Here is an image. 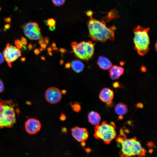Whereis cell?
<instances>
[{
    "label": "cell",
    "mask_w": 157,
    "mask_h": 157,
    "mask_svg": "<svg viewBox=\"0 0 157 157\" xmlns=\"http://www.w3.org/2000/svg\"><path fill=\"white\" fill-rule=\"evenodd\" d=\"M149 30L148 28H144L139 26L134 30V49L141 56L144 55L149 50Z\"/></svg>",
    "instance_id": "cell-3"
},
{
    "label": "cell",
    "mask_w": 157,
    "mask_h": 157,
    "mask_svg": "<svg viewBox=\"0 0 157 157\" xmlns=\"http://www.w3.org/2000/svg\"><path fill=\"white\" fill-rule=\"evenodd\" d=\"M155 47L156 50L157 51V42H156L155 44Z\"/></svg>",
    "instance_id": "cell-45"
},
{
    "label": "cell",
    "mask_w": 157,
    "mask_h": 157,
    "mask_svg": "<svg viewBox=\"0 0 157 157\" xmlns=\"http://www.w3.org/2000/svg\"><path fill=\"white\" fill-rule=\"evenodd\" d=\"M41 59L42 60H45V58L44 57H41Z\"/></svg>",
    "instance_id": "cell-46"
},
{
    "label": "cell",
    "mask_w": 157,
    "mask_h": 157,
    "mask_svg": "<svg viewBox=\"0 0 157 157\" xmlns=\"http://www.w3.org/2000/svg\"><path fill=\"white\" fill-rule=\"evenodd\" d=\"M45 97L48 102L51 104H55L60 100L62 97V93L58 88L51 87L46 90Z\"/></svg>",
    "instance_id": "cell-9"
},
{
    "label": "cell",
    "mask_w": 157,
    "mask_h": 157,
    "mask_svg": "<svg viewBox=\"0 0 157 157\" xmlns=\"http://www.w3.org/2000/svg\"><path fill=\"white\" fill-rule=\"evenodd\" d=\"M26 60V58L25 57H22L21 58V60L22 62L25 61Z\"/></svg>",
    "instance_id": "cell-38"
},
{
    "label": "cell",
    "mask_w": 157,
    "mask_h": 157,
    "mask_svg": "<svg viewBox=\"0 0 157 157\" xmlns=\"http://www.w3.org/2000/svg\"><path fill=\"white\" fill-rule=\"evenodd\" d=\"M89 122L93 125H97L99 124L101 121V117L97 113L92 111L90 112L88 114Z\"/></svg>",
    "instance_id": "cell-15"
},
{
    "label": "cell",
    "mask_w": 157,
    "mask_h": 157,
    "mask_svg": "<svg viewBox=\"0 0 157 157\" xmlns=\"http://www.w3.org/2000/svg\"><path fill=\"white\" fill-rule=\"evenodd\" d=\"M15 107L12 100H0V128H11L15 123Z\"/></svg>",
    "instance_id": "cell-2"
},
{
    "label": "cell",
    "mask_w": 157,
    "mask_h": 157,
    "mask_svg": "<svg viewBox=\"0 0 157 157\" xmlns=\"http://www.w3.org/2000/svg\"><path fill=\"white\" fill-rule=\"evenodd\" d=\"M47 50L48 51H51L52 50L51 49V47H50L48 48Z\"/></svg>",
    "instance_id": "cell-41"
},
{
    "label": "cell",
    "mask_w": 157,
    "mask_h": 157,
    "mask_svg": "<svg viewBox=\"0 0 157 157\" xmlns=\"http://www.w3.org/2000/svg\"><path fill=\"white\" fill-rule=\"evenodd\" d=\"M97 64L99 67L103 70H108L113 66L111 62L106 58L100 56L99 57Z\"/></svg>",
    "instance_id": "cell-14"
},
{
    "label": "cell",
    "mask_w": 157,
    "mask_h": 157,
    "mask_svg": "<svg viewBox=\"0 0 157 157\" xmlns=\"http://www.w3.org/2000/svg\"><path fill=\"white\" fill-rule=\"evenodd\" d=\"M63 63V60H61L60 62V64H62Z\"/></svg>",
    "instance_id": "cell-43"
},
{
    "label": "cell",
    "mask_w": 157,
    "mask_h": 157,
    "mask_svg": "<svg viewBox=\"0 0 157 157\" xmlns=\"http://www.w3.org/2000/svg\"><path fill=\"white\" fill-rule=\"evenodd\" d=\"M72 49L78 58L88 60L92 56L94 51V44L91 41H82L77 43Z\"/></svg>",
    "instance_id": "cell-6"
},
{
    "label": "cell",
    "mask_w": 157,
    "mask_h": 157,
    "mask_svg": "<svg viewBox=\"0 0 157 157\" xmlns=\"http://www.w3.org/2000/svg\"><path fill=\"white\" fill-rule=\"evenodd\" d=\"M22 28L25 35L30 40H36L43 39L40 28L38 24L34 22L30 21L24 23Z\"/></svg>",
    "instance_id": "cell-7"
},
{
    "label": "cell",
    "mask_w": 157,
    "mask_h": 157,
    "mask_svg": "<svg viewBox=\"0 0 157 157\" xmlns=\"http://www.w3.org/2000/svg\"><path fill=\"white\" fill-rule=\"evenodd\" d=\"M121 157H124V156H122Z\"/></svg>",
    "instance_id": "cell-47"
},
{
    "label": "cell",
    "mask_w": 157,
    "mask_h": 157,
    "mask_svg": "<svg viewBox=\"0 0 157 157\" xmlns=\"http://www.w3.org/2000/svg\"><path fill=\"white\" fill-rule=\"evenodd\" d=\"M34 52L35 54L38 55L39 54L40 51L38 49H35L34 50Z\"/></svg>",
    "instance_id": "cell-33"
},
{
    "label": "cell",
    "mask_w": 157,
    "mask_h": 157,
    "mask_svg": "<svg viewBox=\"0 0 157 157\" xmlns=\"http://www.w3.org/2000/svg\"><path fill=\"white\" fill-rule=\"evenodd\" d=\"M21 41L23 44L26 45L27 44V41L26 39L23 37H21Z\"/></svg>",
    "instance_id": "cell-24"
},
{
    "label": "cell",
    "mask_w": 157,
    "mask_h": 157,
    "mask_svg": "<svg viewBox=\"0 0 157 157\" xmlns=\"http://www.w3.org/2000/svg\"><path fill=\"white\" fill-rule=\"evenodd\" d=\"M86 149V151L87 152V153H88V152H89L90 151H91V149H89V148H87Z\"/></svg>",
    "instance_id": "cell-39"
},
{
    "label": "cell",
    "mask_w": 157,
    "mask_h": 157,
    "mask_svg": "<svg viewBox=\"0 0 157 157\" xmlns=\"http://www.w3.org/2000/svg\"><path fill=\"white\" fill-rule=\"evenodd\" d=\"M60 119L62 121L65 120L66 119V117L65 114H62L60 117Z\"/></svg>",
    "instance_id": "cell-26"
},
{
    "label": "cell",
    "mask_w": 157,
    "mask_h": 157,
    "mask_svg": "<svg viewBox=\"0 0 157 157\" xmlns=\"http://www.w3.org/2000/svg\"><path fill=\"white\" fill-rule=\"evenodd\" d=\"M85 143L84 142V141L82 142L81 143V144L82 145V146H85Z\"/></svg>",
    "instance_id": "cell-40"
},
{
    "label": "cell",
    "mask_w": 157,
    "mask_h": 157,
    "mask_svg": "<svg viewBox=\"0 0 157 157\" xmlns=\"http://www.w3.org/2000/svg\"><path fill=\"white\" fill-rule=\"evenodd\" d=\"M49 53L50 55L51 56L52 55V53L51 51H49Z\"/></svg>",
    "instance_id": "cell-44"
},
{
    "label": "cell",
    "mask_w": 157,
    "mask_h": 157,
    "mask_svg": "<svg viewBox=\"0 0 157 157\" xmlns=\"http://www.w3.org/2000/svg\"><path fill=\"white\" fill-rule=\"evenodd\" d=\"M41 127L40 121L37 119L31 118L28 119L25 124V128L27 133L31 135L35 134L39 131Z\"/></svg>",
    "instance_id": "cell-10"
},
{
    "label": "cell",
    "mask_w": 157,
    "mask_h": 157,
    "mask_svg": "<svg viewBox=\"0 0 157 157\" xmlns=\"http://www.w3.org/2000/svg\"><path fill=\"white\" fill-rule=\"evenodd\" d=\"M49 30L52 31L55 30L56 29V27L55 26H52L49 27Z\"/></svg>",
    "instance_id": "cell-31"
},
{
    "label": "cell",
    "mask_w": 157,
    "mask_h": 157,
    "mask_svg": "<svg viewBox=\"0 0 157 157\" xmlns=\"http://www.w3.org/2000/svg\"><path fill=\"white\" fill-rule=\"evenodd\" d=\"M115 129L114 123L109 124L103 122L94 127V137L102 140L105 144H108L116 137Z\"/></svg>",
    "instance_id": "cell-5"
},
{
    "label": "cell",
    "mask_w": 157,
    "mask_h": 157,
    "mask_svg": "<svg viewBox=\"0 0 157 157\" xmlns=\"http://www.w3.org/2000/svg\"><path fill=\"white\" fill-rule=\"evenodd\" d=\"M122 146L121 154L124 157L145 155V149L135 138L127 139L125 137L120 143Z\"/></svg>",
    "instance_id": "cell-4"
},
{
    "label": "cell",
    "mask_w": 157,
    "mask_h": 157,
    "mask_svg": "<svg viewBox=\"0 0 157 157\" xmlns=\"http://www.w3.org/2000/svg\"><path fill=\"white\" fill-rule=\"evenodd\" d=\"M4 61V58L2 53L0 52V64L3 63Z\"/></svg>",
    "instance_id": "cell-25"
},
{
    "label": "cell",
    "mask_w": 157,
    "mask_h": 157,
    "mask_svg": "<svg viewBox=\"0 0 157 157\" xmlns=\"http://www.w3.org/2000/svg\"><path fill=\"white\" fill-rule=\"evenodd\" d=\"M114 97V92L108 88L103 89L99 94V98L103 102L107 103L111 101Z\"/></svg>",
    "instance_id": "cell-12"
},
{
    "label": "cell",
    "mask_w": 157,
    "mask_h": 157,
    "mask_svg": "<svg viewBox=\"0 0 157 157\" xmlns=\"http://www.w3.org/2000/svg\"><path fill=\"white\" fill-rule=\"evenodd\" d=\"M35 46V44H34L33 46L32 45V43H31L29 44L28 46V50L30 51L34 48Z\"/></svg>",
    "instance_id": "cell-27"
},
{
    "label": "cell",
    "mask_w": 157,
    "mask_h": 157,
    "mask_svg": "<svg viewBox=\"0 0 157 157\" xmlns=\"http://www.w3.org/2000/svg\"><path fill=\"white\" fill-rule=\"evenodd\" d=\"M115 113L120 116L125 115L128 111L126 106L121 103H119L116 105L115 107Z\"/></svg>",
    "instance_id": "cell-16"
},
{
    "label": "cell",
    "mask_w": 157,
    "mask_h": 157,
    "mask_svg": "<svg viewBox=\"0 0 157 157\" xmlns=\"http://www.w3.org/2000/svg\"><path fill=\"white\" fill-rule=\"evenodd\" d=\"M40 45L42 48L45 49L47 47L46 44L44 42L40 44Z\"/></svg>",
    "instance_id": "cell-28"
},
{
    "label": "cell",
    "mask_w": 157,
    "mask_h": 157,
    "mask_svg": "<svg viewBox=\"0 0 157 157\" xmlns=\"http://www.w3.org/2000/svg\"><path fill=\"white\" fill-rule=\"evenodd\" d=\"M45 23L49 27L55 26L56 24V21L53 18H49L45 21Z\"/></svg>",
    "instance_id": "cell-19"
},
{
    "label": "cell",
    "mask_w": 157,
    "mask_h": 157,
    "mask_svg": "<svg viewBox=\"0 0 157 157\" xmlns=\"http://www.w3.org/2000/svg\"><path fill=\"white\" fill-rule=\"evenodd\" d=\"M0 10H1V8H0Z\"/></svg>",
    "instance_id": "cell-48"
},
{
    "label": "cell",
    "mask_w": 157,
    "mask_h": 157,
    "mask_svg": "<svg viewBox=\"0 0 157 157\" xmlns=\"http://www.w3.org/2000/svg\"><path fill=\"white\" fill-rule=\"evenodd\" d=\"M87 25L89 36L93 40L104 42L108 40H114L115 27L108 28L104 22L92 19L88 22Z\"/></svg>",
    "instance_id": "cell-1"
},
{
    "label": "cell",
    "mask_w": 157,
    "mask_h": 157,
    "mask_svg": "<svg viewBox=\"0 0 157 157\" xmlns=\"http://www.w3.org/2000/svg\"><path fill=\"white\" fill-rule=\"evenodd\" d=\"M15 44L17 47L19 49L21 48L23 46V44L21 41L18 40H15Z\"/></svg>",
    "instance_id": "cell-21"
},
{
    "label": "cell",
    "mask_w": 157,
    "mask_h": 157,
    "mask_svg": "<svg viewBox=\"0 0 157 157\" xmlns=\"http://www.w3.org/2000/svg\"><path fill=\"white\" fill-rule=\"evenodd\" d=\"M113 86L115 88H117L119 86V85L118 82H115L113 84Z\"/></svg>",
    "instance_id": "cell-32"
},
{
    "label": "cell",
    "mask_w": 157,
    "mask_h": 157,
    "mask_svg": "<svg viewBox=\"0 0 157 157\" xmlns=\"http://www.w3.org/2000/svg\"><path fill=\"white\" fill-rule=\"evenodd\" d=\"M70 106L73 110L76 112L78 113L81 110V105L78 103H75L74 104H72V103H71Z\"/></svg>",
    "instance_id": "cell-18"
},
{
    "label": "cell",
    "mask_w": 157,
    "mask_h": 157,
    "mask_svg": "<svg viewBox=\"0 0 157 157\" xmlns=\"http://www.w3.org/2000/svg\"><path fill=\"white\" fill-rule=\"evenodd\" d=\"M3 55L8 66L12 67L11 63L21 56L22 54L19 49L8 43L3 50Z\"/></svg>",
    "instance_id": "cell-8"
},
{
    "label": "cell",
    "mask_w": 157,
    "mask_h": 157,
    "mask_svg": "<svg viewBox=\"0 0 157 157\" xmlns=\"http://www.w3.org/2000/svg\"><path fill=\"white\" fill-rule=\"evenodd\" d=\"M62 53H64L66 52V50L63 48H60L59 50Z\"/></svg>",
    "instance_id": "cell-34"
},
{
    "label": "cell",
    "mask_w": 157,
    "mask_h": 157,
    "mask_svg": "<svg viewBox=\"0 0 157 157\" xmlns=\"http://www.w3.org/2000/svg\"><path fill=\"white\" fill-rule=\"evenodd\" d=\"M124 69L116 65L113 66L109 70V74L111 78L115 80L118 78L124 72Z\"/></svg>",
    "instance_id": "cell-13"
},
{
    "label": "cell",
    "mask_w": 157,
    "mask_h": 157,
    "mask_svg": "<svg viewBox=\"0 0 157 157\" xmlns=\"http://www.w3.org/2000/svg\"><path fill=\"white\" fill-rule=\"evenodd\" d=\"M70 66H71L70 63H67L65 64V68L68 69L70 67Z\"/></svg>",
    "instance_id": "cell-30"
},
{
    "label": "cell",
    "mask_w": 157,
    "mask_h": 157,
    "mask_svg": "<svg viewBox=\"0 0 157 157\" xmlns=\"http://www.w3.org/2000/svg\"><path fill=\"white\" fill-rule=\"evenodd\" d=\"M52 47H56V45L55 43H53L52 44Z\"/></svg>",
    "instance_id": "cell-42"
},
{
    "label": "cell",
    "mask_w": 157,
    "mask_h": 157,
    "mask_svg": "<svg viewBox=\"0 0 157 157\" xmlns=\"http://www.w3.org/2000/svg\"><path fill=\"white\" fill-rule=\"evenodd\" d=\"M71 131L73 137L79 142L84 141L88 137V132L85 128L75 126L71 129Z\"/></svg>",
    "instance_id": "cell-11"
},
{
    "label": "cell",
    "mask_w": 157,
    "mask_h": 157,
    "mask_svg": "<svg viewBox=\"0 0 157 157\" xmlns=\"http://www.w3.org/2000/svg\"><path fill=\"white\" fill-rule=\"evenodd\" d=\"M5 88L3 81L0 79V93L3 92Z\"/></svg>",
    "instance_id": "cell-22"
},
{
    "label": "cell",
    "mask_w": 157,
    "mask_h": 157,
    "mask_svg": "<svg viewBox=\"0 0 157 157\" xmlns=\"http://www.w3.org/2000/svg\"><path fill=\"white\" fill-rule=\"evenodd\" d=\"M67 129L65 128H64L62 129V131L63 132H67Z\"/></svg>",
    "instance_id": "cell-37"
},
{
    "label": "cell",
    "mask_w": 157,
    "mask_h": 157,
    "mask_svg": "<svg viewBox=\"0 0 157 157\" xmlns=\"http://www.w3.org/2000/svg\"><path fill=\"white\" fill-rule=\"evenodd\" d=\"M44 41L46 44H48L49 42V39L48 37H46L44 38Z\"/></svg>",
    "instance_id": "cell-29"
},
{
    "label": "cell",
    "mask_w": 157,
    "mask_h": 157,
    "mask_svg": "<svg viewBox=\"0 0 157 157\" xmlns=\"http://www.w3.org/2000/svg\"><path fill=\"white\" fill-rule=\"evenodd\" d=\"M65 0H52L54 6H60L65 3Z\"/></svg>",
    "instance_id": "cell-20"
},
{
    "label": "cell",
    "mask_w": 157,
    "mask_h": 157,
    "mask_svg": "<svg viewBox=\"0 0 157 157\" xmlns=\"http://www.w3.org/2000/svg\"><path fill=\"white\" fill-rule=\"evenodd\" d=\"M4 27L6 30L8 29L10 27V25L8 24H7Z\"/></svg>",
    "instance_id": "cell-35"
},
{
    "label": "cell",
    "mask_w": 157,
    "mask_h": 157,
    "mask_svg": "<svg viewBox=\"0 0 157 157\" xmlns=\"http://www.w3.org/2000/svg\"><path fill=\"white\" fill-rule=\"evenodd\" d=\"M86 14L88 17H90V19H92V15L93 14V12L91 10H88L85 12Z\"/></svg>",
    "instance_id": "cell-23"
},
{
    "label": "cell",
    "mask_w": 157,
    "mask_h": 157,
    "mask_svg": "<svg viewBox=\"0 0 157 157\" xmlns=\"http://www.w3.org/2000/svg\"><path fill=\"white\" fill-rule=\"evenodd\" d=\"M137 106L139 108H142L143 107V106L142 104L141 103H139L137 105Z\"/></svg>",
    "instance_id": "cell-36"
},
{
    "label": "cell",
    "mask_w": 157,
    "mask_h": 157,
    "mask_svg": "<svg viewBox=\"0 0 157 157\" xmlns=\"http://www.w3.org/2000/svg\"><path fill=\"white\" fill-rule=\"evenodd\" d=\"M71 65L73 69L77 73H79L82 71L84 67L83 63L78 60L72 61Z\"/></svg>",
    "instance_id": "cell-17"
}]
</instances>
